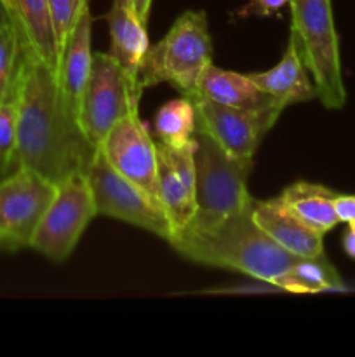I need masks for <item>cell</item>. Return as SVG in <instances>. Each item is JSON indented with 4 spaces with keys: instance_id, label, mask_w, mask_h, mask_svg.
Segmentation results:
<instances>
[{
    "instance_id": "cell-1",
    "label": "cell",
    "mask_w": 355,
    "mask_h": 357,
    "mask_svg": "<svg viewBox=\"0 0 355 357\" xmlns=\"http://www.w3.org/2000/svg\"><path fill=\"white\" fill-rule=\"evenodd\" d=\"M13 94L17 105V169L33 171L54 185L86 174L97 146L84 135L56 70L21 49Z\"/></svg>"
},
{
    "instance_id": "cell-2",
    "label": "cell",
    "mask_w": 355,
    "mask_h": 357,
    "mask_svg": "<svg viewBox=\"0 0 355 357\" xmlns=\"http://www.w3.org/2000/svg\"><path fill=\"white\" fill-rule=\"evenodd\" d=\"M169 244L195 264L235 271L268 284L298 260L256 225L253 204L209 230L178 234Z\"/></svg>"
},
{
    "instance_id": "cell-3",
    "label": "cell",
    "mask_w": 355,
    "mask_h": 357,
    "mask_svg": "<svg viewBox=\"0 0 355 357\" xmlns=\"http://www.w3.org/2000/svg\"><path fill=\"white\" fill-rule=\"evenodd\" d=\"M289 7V40L315 84L317 98L329 110H340L347 103V89L333 3L331 0H291Z\"/></svg>"
},
{
    "instance_id": "cell-4",
    "label": "cell",
    "mask_w": 355,
    "mask_h": 357,
    "mask_svg": "<svg viewBox=\"0 0 355 357\" xmlns=\"http://www.w3.org/2000/svg\"><path fill=\"white\" fill-rule=\"evenodd\" d=\"M212 65V40L207 14L184 10L157 44L150 45L139 72L143 89L171 84L183 96H197L202 73Z\"/></svg>"
},
{
    "instance_id": "cell-5",
    "label": "cell",
    "mask_w": 355,
    "mask_h": 357,
    "mask_svg": "<svg viewBox=\"0 0 355 357\" xmlns=\"http://www.w3.org/2000/svg\"><path fill=\"white\" fill-rule=\"evenodd\" d=\"M194 139L197 211L183 232H202L212 229L242 213L254 201L247 190V176L253 162L233 159L214 139L198 129H195Z\"/></svg>"
},
{
    "instance_id": "cell-6",
    "label": "cell",
    "mask_w": 355,
    "mask_h": 357,
    "mask_svg": "<svg viewBox=\"0 0 355 357\" xmlns=\"http://www.w3.org/2000/svg\"><path fill=\"white\" fill-rule=\"evenodd\" d=\"M143 87L132 80L110 52H93L89 79L77 119L93 145H100L118 121L139 115Z\"/></svg>"
},
{
    "instance_id": "cell-7",
    "label": "cell",
    "mask_w": 355,
    "mask_h": 357,
    "mask_svg": "<svg viewBox=\"0 0 355 357\" xmlns=\"http://www.w3.org/2000/svg\"><path fill=\"white\" fill-rule=\"evenodd\" d=\"M97 216L93 190L86 174H73L56 185L30 248L47 260L61 264L72 255L90 220Z\"/></svg>"
},
{
    "instance_id": "cell-8",
    "label": "cell",
    "mask_w": 355,
    "mask_h": 357,
    "mask_svg": "<svg viewBox=\"0 0 355 357\" xmlns=\"http://www.w3.org/2000/svg\"><path fill=\"white\" fill-rule=\"evenodd\" d=\"M93 190L97 216L120 220L138 229L152 232L169 243L173 229L162 209L132 181L110 166L100 149L86 173Z\"/></svg>"
},
{
    "instance_id": "cell-9",
    "label": "cell",
    "mask_w": 355,
    "mask_h": 357,
    "mask_svg": "<svg viewBox=\"0 0 355 357\" xmlns=\"http://www.w3.org/2000/svg\"><path fill=\"white\" fill-rule=\"evenodd\" d=\"M54 192L56 185L33 171L16 169L0 178V250L30 248Z\"/></svg>"
},
{
    "instance_id": "cell-10",
    "label": "cell",
    "mask_w": 355,
    "mask_h": 357,
    "mask_svg": "<svg viewBox=\"0 0 355 357\" xmlns=\"http://www.w3.org/2000/svg\"><path fill=\"white\" fill-rule=\"evenodd\" d=\"M97 149L117 173L141 188L160 208L159 150L139 115L118 121Z\"/></svg>"
},
{
    "instance_id": "cell-11",
    "label": "cell",
    "mask_w": 355,
    "mask_h": 357,
    "mask_svg": "<svg viewBox=\"0 0 355 357\" xmlns=\"http://www.w3.org/2000/svg\"><path fill=\"white\" fill-rule=\"evenodd\" d=\"M197 110V129L214 139L233 159L251 160L261 139L275 126L282 110H242L191 98Z\"/></svg>"
},
{
    "instance_id": "cell-12",
    "label": "cell",
    "mask_w": 355,
    "mask_h": 357,
    "mask_svg": "<svg viewBox=\"0 0 355 357\" xmlns=\"http://www.w3.org/2000/svg\"><path fill=\"white\" fill-rule=\"evenodd\" d=\"M159 150V201L173 229V237L183 232L197 211L195 139L183 149L157 142Z\"/></svg>"
},
{
    "instance_id": "cell-13",
    "label": "cell",
    "mask_w": 355,
    "mask_h": 357,
    "mask_svg": "<svg viewBox=\"0 0 355 357\" xmlns=\"http://www.w3.org/2000/svg\"><path fill=\"white\" fill-rule=\"evenodd\" d=\"M253 220L270 239L294 257L310 258L324 255V236L313 232L296 218L281 197L268 201L254 199Z\"/></svg>"
},
{
    "instance_id": "cell-14",
    "label": "cell",
    "mask_w": 355,
    "mask_h": 357,
    "mask_svg": "<svg viewBox=\"0 0 355 357\" xmlns=\"http://www.w3.org/2000/svg\"><path fill=\"white\" fill-rule=\"evenodd\" d=\"M106 21L111 40L108 52L122 70L139 84V72L150 49L146 23L136 13L131 0H113Z\"/></svg>"
},
{
    "instance_id": "cell-15",
    "label": "cell",
    "mask_w": 355,
    "mask_h": 357,
    "mask_svg": "<svg viewBox=\"0 0 355 357\" xmlns=\"http://www.w3.org/2000/svg\"><path fill=\"white\" fill-rule=\"evenodd\" d=\"M197 96L223 107L242 110H284V107L261 91L249 75L218 68L214 65H209L202 73Z\"/></svg>"
},
{
    "instance_id": "cell-16",
    "label": "cell",
    "mask_w": 355,
    "mask_h": 357,
    "mask_svg": "<svg viewBox=\"0 0 355 357\" xmlns=\"http://www.w3.org/2000/svg\"><path fill=\"white\" fill-rule=\"evenodd\" d=\"M90 35H93V16L87 7L77 21L66 44L59 51L58 66H56L59 87L75 115L79 112L80 98L89 79L90 65H93Z\"/></svg>"
},
{
    "instance_id": "cell-17",
    "label": "cell",
    "mask_w": 355,
    "mask_h": 357,
    "mask_svg": "<svg viewBox=\"0 0 355 357\" xmlns=\"http://www.w3.org/2000/svg\"><path fill=\"white\" fill-rule=\"evenodd\" d=\"M249 77L261 91H265L284 108L317 98L315 84L291 40L287 42L281 61L274 68L267 72L249 73Z\"/></svg>"
},
{
    "instance_id": "cell-18",
    "label": "cell",
    "mask_w": 355,
    "mask_h": 357,
    "mask_svg": "<svg viewBox=\"0 0 355 357\" xmlns=\"http://www.w3.org/2000/svg\"><path fill=\"white\" fill-rule=\"evenodd\" d=\"M9 14L19 33L21 49L56 70L58 45L52 31L47 0H10Z\"/></svg>"
},
{
    "instance_id": "cell-19",
    "label": "cell",
    "mask_w": 355,
    "mask_h": 357,
    "mask_svg": "<svg viewBox=\"0 0 355 357\" xmlns=\"http://www.w3.org/2000/svg\"><path fill=\"white\" fill-rule=\"evenodd\" d=\"M338 192L310 181H296L284 188L278 197L313 232L326 236L340 223L334 208Z\"/></svg>"
},
{
    "instance_id": "cell-20",
    "label": "cell",
    "mask_w": 355,
    "mask_h": 357,
    "mask_svg": "<svg viewBox=\"0 0 355 357\" xmlns=\"http://www.w3.org/2000/svg\"><path fill=\"white\" fill-rule=\"evenodd\" d=\"M274 286L291 293H319L343 289L340 274L326 260L324 255L298 258L285 274L275 279Z\"/></svg>"
},
{
    "instance_id": "cell-21",
    "label": "cell",
    "mask_w": 355,
    "mask_h": 357,
    "mask_svg": "<svg viewBox=\"0 0 355 357\" xmlns=\"http://www.w3.org/2000/svg\"><path fill=\"white\" fill-rule=\"evenodd\" d=\"M153 129L160 143L173 149H183L194 142L197 129V110L190 96L171 100L159 108L153 119Z\"/></svg>"
},
{
    "instance_id": "cell-22",
    "label": "cell",
    "mask_w": 355,
    "mask_h": 357,
    "mask_svg": "<svg viewBox=\"0 0 355 357\" xmlns=\"http://www.w3.org/2000/svg\"><path fill=\"white\" fill-rule=\"evenodd\" d=\"M21 58V40L13 17L0 24V103L13 93Z\"/></svg>"
},
{
    "instance_id": "cell-23",
    "label": "cell",
    "mask_w": 355,
    "mask_h": 357,
    "mask_svg": "<svg viewBox=\"0 0 355 357\" xmlns=\"http://www.w3.org/2000/svg\"><path fill=\"white\" fill-rule=\"evenodd\" d=\"M16 143H17V105L10 93L6 101L0 103V167L6 173L16 171Z\"/></svg>"
},
{
    "instance_id": "cell-24",
    "label": "cell",
    "mask_w": 355,
    "mask_h": 357,
    "mask_svg": "<svg viewBox=\"0 0 355 357\" xmlns=\"http://www.w3.org/2000/svg\"><path fill=\"white\" fill-rule=\"evenodd\" d=\"M47 7L59 58V51L72 35L79 17L89 7V0H47Z\"/></svg>"
},
{
    "instance_id": "cell-25",
    "label": "cell",
    "mask_w": 355,
    "mask_h": 357,
    "mask_svg": "<svg viewBox=\"0 0 355 357\" xmlns=\"http://www.w3.org/2000/svg\"><path fill=\"white\" fill-rule=\"evenodd\" d=\"M291 0H251L247 6H244L242 9L237 13L239 17H247V16H274L277 14L282 7H285Z\"/></svg>"
},
{
    "instance_id": "cell-26",
    "label": "cell",
    "mask_w": 355,
    "mask_h": 357,
    "mask_svg": "<svg viewBox=\"0 0 355 357\" xmlns=\"http://www.w3.org/2000/svg\"><path fill=\"white\" fill-rule=\"evenodd\" d=\"M334 208L340 222L347 223L348 227H355V195L338 194Z\"/></svg>"
},
{
    "instance_id": "cell-27",
    "label": "cell",
    "mask_w": 355,
    "mask_h": 357,
    "mask_svg": "<svg viewBox=\"0 0 355 357\" xmlns=\"http://www.w3.org/2000/svg\"><path fill=\"white\" fill-rule=\"evenodd\" d=\"M343 250L348 258L355 260V227H348L343 234Z\"/></svg>"
},
{
    "instance_id": "cell-28",
    "label": "cell",
    "mask_w": 355,
    "mask_h": 357,
    "mask_svg": "<svg viewBox=\"0 0 355 357\" xmlns=\"http://www.w3.org/2000/svg\"><path fill=\"white\" fill-rule=\"evenodd\" d=\"M131 2L132 6H134L136 13L139 14V17L148 24V17H150V10H152L153 0H131Z\"/></svg>"
},
{
    "instance_id": "cell-29",
    "label": "cell",
    "mask_w": 355,
    "mask_h": 357,
    "mask_svg": "<svg viewBox=\"0 0 355 357\" xmlns=\"http://www.w3.org/2000/svg\"><path fill=\"white\" fill-rule=\"evenodd\" d=\"M9 9H7V6H6V2H3V0H0V24L3 23V21L6 20H9Z\"/></svg>"
},
{
    "instance_id": "cell-30",
    "label": "cell",
    "mask_w": 355,
    "mask_h": 357,
    "mask_svg": "<svg viewBox=\"0 0 355 357\" xmlns=\"http://www.w3.org/2000/svg\"><path fill=\"white\" fill-rule=\"evenodd\" d=\"M6 174H9V173H6V171H3L2 167H0V178H2V176H6Z\"/></svg>"
},
{
    "instance_id": "cell-31",
    "label": "cell",
    "mask_w": 355,
    "mask_h": 357,
    "mask_svg": "<svg viewBox=\"0 0 355 357\" xmlns=\"http://www.w3.org/2000/svg\"><path fill=\"white\" fill-rule=\"evenodd\" d=\"M3 2H6V6H7V9H9V2H10V0H3Z\"/></svg>"
}]
</instances>
